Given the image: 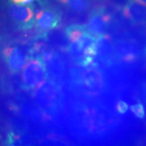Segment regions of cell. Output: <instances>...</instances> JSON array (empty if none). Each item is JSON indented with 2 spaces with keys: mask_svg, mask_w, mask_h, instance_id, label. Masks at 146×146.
Listing matches in <instances>:
<instances>
[{
  "mask_svg": "<svg viewBox=\"0 0 146 146\" xmlns=\"http://www.w3.org/2000/svg\"><path fill=\"white\" fill-rule=\"evenodd\" d=\"M130 109L133 114L139 118H143L145 117V109L143 105L141 103L136 104L131 106Z\"/></svg>",
  "mask_w": 146,
  "mask_h": 146,
  "instance_id": "obj_14",
  "label": "cell"
},
{
  "mask_svg": "<svg viewBox=\"0 0 146 146\" xmlns=\"http://www.w3.org/2000/svg\"><path fill=\"white\" fill-rule=\"evenodd\" d=\"M46 64L47 72L50 71L54 76H60L64 70L63 63L60 56L54 52H47L42 55Z\"/></svg>",
  "mask_w": 146,
  "mask_h": 146,
  "instance_id": "obj_11",
  "label": "cell"
},
{
  "mask_svg": "<svg viewBox=\"0 0 146 146\" xmlns=\"http://www.w3.org/2000/svg\"><path fill=\"white\" fill-rule=\"evenodd\" d=\"M12 2L23 5H31L35 2L36 0H10Z\"/></svg>",
  "mask_w": 146,
  "mask_h": 146,
  "instance_id": "obj_16",
  "label": "cell"
},
{
  "mask_svg": "<svg viewBox=\"0 0 146 146\" xmlns=\"http://www.w3.org/2000/svg\"><path fill=\"white\" fill-rule=\"evenodd\" d=\"M1 58L10 73L18 74L29 59L28 52L16 43L6 44L1 50Z\"/></svg>",
  "mask_w": 146,
  "mask_h": 146,
  "instance_id": "obj_6",
  "label": "cell"
},
{
  "mask_svg": "<svg viewBox=\"0 0 146 146\" xmlns=\"http://www.w3.org/2000/svg\"><path fill=\"white\" fill-rule=\"evenodd\" d=\"M123 14L135 25L146 23V7L135 0H129L123 9Z\"/></svg>",
  "mask_w": 146,
  "mask_h": 146,
  "instance_id": "obj_10",
  "label": "cell"
},
{
  "mask_svg": "<svg viewBox=\"0 0 146 146\" xmlns=\"http://www.w3.org/2000/svg\"><path fill=\"white\" fill-rule=\"evenodd\" d=\"M36 104L47 114H55L61 107L62 94L59 85L52 78H47L34 89Z\"/></svg>",
  "mask_w": 146,
  "mask_h": 146,
  "instance_id": "obj_1",
  "label": "cell"
},
{
  "mask_svg": "<svg viewBox=\"0 0 146 146\" xmlns=\"http://www.w3.org/2000/svg\"><path fill=\"white\" fill-rule=\"evenodd\" d=\"M62 5H64L71 12L75 13H84L90 8L89 0H56Z\"/></svg>",
  "mask_w": 146,
  "mask_h": 146,
  "instance_id": "obj_12",
  "label": "cell"
},
{
  "mask_svg": "<svg viewBox=\"0 0 146 146\" xmlns=\"http://www.w3.org/2000/svg\"><path fill=\"white\" fill-rule=\"evenodd\" d=\"M1 143H2V138L0 136V145H1Z\"/></svg>",
  "mask_w": 146,
  "mask_h": 146,
  "instance_id": "obj_19",
  "label": "cell"
},
{
  "mask_svg": "<svg viewBox=\"0 0 146 146\" xmlns=\"http://www.w3.org/2000/svg\"><path fill=\"white\" fill-rule=\"evenodd\" d=\"M135 1L146 7V0H135Z\"/></svg>",
  "mask_w": 146,
  "mask_h": 146,
  "instance_id": "obj_18",
  "label": "cell"
},
{
  "mask_svg": "<svg viewBox=\"0 0 146 146\" xmlns=\"http://www.w3.org/2000/svg\"><path fill=\"white\" fill-rule=\"evenodd\" d=\"M110 14L104 7L98 6L91 10L88 17L87 28L88 32L95 37L106 33L111 23Z\"/></svg>",
  "mask_w": 146,
  "mask_h": 146,
  "instance_id": "obj_7",
  "label": "cell"
},
{
  "mask_svg": "<svg viewBox=\"0 0 146 146\" xmlns=\"http://www.w3.org/2000/svg\"><path fill=\"white\" fill-rule=\"evenodd\" d=\"M48 77L46 64L41 56L29 58L22 69V88L33 91Z\"/></svg>",
  "mask_w": 146,
  "mask_h": 146,
  "instance_id": "obj_3",
  "label": "cell"
},
{
  "mask_svg": "<svg viewBox=\"0 0 146 146\" xmlns=\"http://www.w3.org/2000/svg\"><path fill=\"white\" fill-rule=\"evenodd\" d=\"M97 56L106 65H112L116 61L114 42L111 36L106 33L96 38Z\"/></svg>",
  "mask_w": 146,
  "mask_h": 146,
  "instance_id": "obj_9",
  "label": "cell"
},
{
  "mask_svg": "<svg viewBox=\"0 0 146 146\" xmlns=\"http://www.w3.org/2000/svg\"><path fill=\"white\" fill-rule=\"evenodd\" d=\"M116 60L125 63L135 62L139 58V49L135 41L120 39L114 42Z\"/></svg>",
  "mask_w": 146,
  "mask_h": 146,
  "instance_id": "obj_8",
  "label": "cell"
},
{
  "mask_svg": "<svg viewBox=\"0 0 146 146\" xmlns=\"http://www.w3.org/2000/svg\"><path fill=\"white\" fill-rule=\"evenodd\" d=\"M141 90H142V94H143V97L146 102V83L143 84V85H142Z\"/></svg>",
  "mask_w": 146,
  "mask_h": 146,
  "instance_id": "obj_17",
  "label": "cell"
},
{
  "mask_svg": "<svg viewBox=\"0 0 146 146\" xmlns=\"http://www.w3.org/2000/svg\"><path fill=\"white\" fill-rule=\"evenodd\" d=\"M6 16L16 30H29L35 25L34 5L9 1L5 6Z\"/></svg>",
  "mask_w": 146,
  "mask_h": 146,
  "instance_id": "obj_4",
  "label": "cell"
},
{
  "mask_svg": "<svg viewBox=\"0 0 146 146\" xmlns=\"http://www.w3.org/2000/svg\"><path fill=\"white\" fill-rule=\"evenodd\" d=\"M145 52H146V51H145Z\"/></svg>",
  "mask_w": 146,
  "mask_h": 146,
  "instance_id": "obj_20",
  "label": "cell"
},
{
  "mask_svg": "<svg viewBox=\"0 0 146 146\" xmlns=\"http://www.w3.org/2000/svg\"><path fill=\"white\" fill-rule=\"evenodd\" d=\"M129 108L128 104L126 102H125L123 100H119L116 105V111L120 114H125L127 112Z\"/></svg>",
  "mask_w": 146,
  "mask_h": 146,
  "instance_id": "obj_15",
  "label": "cell"
},
{
  "mask_svg": "<svg viewBox=\"0 0 146 146\" xmlns=\"http://www.w3.org/2000/svg\"><path fill=\"white\" fill-rule=\"evenodd\" d=\"M88 32L87 25L84 24H72L65 29V35L70 43L76 41Z\"/></svg>",
  "mask_w": 146,
  "mask_h": 146,
  "instance_id": "obj_13",
  "label": "cell"
},
{
  "mask_svg": "<svg viewBox=\"0 0 146 146\" xmlns=\"http://www.w3.org/2000/svg\"><path fill=\"white\" fill-rule=\"evenodd\" d=\"M74 83L85 94L89 96L100 94L104 89V76L96 63L83 67L73 73Z\"/></svg>",
  "mask_w": 146,
  "mask_h": 146,
  "instance_id": "obj_2",
  "label": "cell"
},
{
  "mask_svg": "<svg viewBox=\"0 0 146 146\" xmlns=\"http://www.w3.org/2000/svg\"><path fill=\"white\" fill-rule=\"evenodd\" d=\"M62 14L58 9L47 5L44 1L41 4V8L35 14V25L38 32V36H45L51 31L59 26Z\"/></svg>",
  "mask_w": 146,
  "mask_h": 146,
  "instance_id": "obj_5",
  "label": "cell"
}]
</instances>
